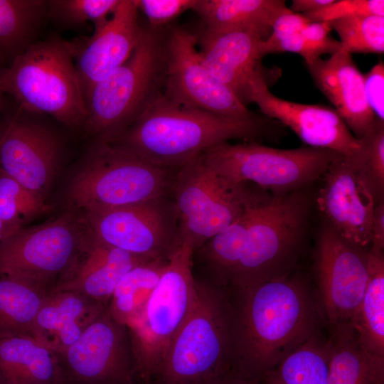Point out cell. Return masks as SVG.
Listing matches in <instances>:
<instances>
[{"label":"cell","instance_id":"cell-11","mask_svg":"<svg viewBox=\"0 0 384 384\" xmlns=\"http://www.w3.org/2000/svg\"><path fill=\"white\" fill-rule=\"evenodd\" d=\"M86 235L69 213L31 228H21L0 242V274L51 292L74 262Z\"/></svg>","mask_w":384,"mask_h":384},{"label":"cell","instance_id":"cell-26","mask_svg":"<svg viewBox=\"0 0 384 384\" xmlns=\"http://www.w3.org/2000/svg\"><path fill=\"white\" fill-rule=\"evenodd\" d=\"M192 10L204 28L250 29L266 39L276 19L289 9L283 0H197Z\"/></svg>","mask_w":384,"mask_h":384},{"label":"cell","instance_id":"cell-31","mask_svg":"<svg viewBox=\"0 0 384 384\" xmlns=\"http://www.w3.org/2000/svg\"><path fill=\"white\" fill-rule=\"evenodd\" d=\"M50 293L23 279L0 274V335L32 336L36 317Z\"/></svg>","mask_w":384,"mask_h":384},{"label":"cell","instance_id":"cell-5","mask_svg":"<svg viewBox=\"0 0 384 384\" xmlns=\"http://www.w3.org/2000/svg\"><path fill=\"white\" fill-rule=\"evenodd\" d=\"M195 282L196 304L167 346L155 384H200L230 371L229 289Z\"/></svg>","mask_w":384,"mask_h":384},{"label":"cell","instance_id":"cell-8","mask_svg":"<svg viewBox=\"0 0 384 384\" xmlns=\"http://www.w3.org/2000/svg\"><path fill=\"white\" fill-rule=\"evenodd\" d=\"M200 156L229 182L251 184L273 195L307 188L344 157L331 150L308 146L280 149L255 142H228L213 145Z\"/></svg>","mask_w":384,"mask_h":384},{"label":"cell","instance_id":"cell-25","mask_svg":"<svg viewBox=\"0 0 384 384\" xmlns=\"http://www.w3.org/2000/svg\"><path fill=\"white\" fill-rule=\"evenodd\" d=\"M246 205L239 218L193 252L191 271L196 282L213 288L230 287L247 234L249 213Z\"/></svg>","mask_w":384,"mask_h":384},{"label":"cell","instance_id":"cell-13","mask_svg":"<svg viewBox=\"0 0 384 384\" xmlns=\"http://www.w3.org/2000/svg\"><path fill=\"white\" fill-rule=\"evenodd\" d=\"M98 240L145 260H170L181 245L172 194L86 213Z\"/></svg>","mask_w":384,"mask_h":384},{"label":"cell","instance_id":"cell-36","mask_svg":"<svg viewBox=\"0 0 384 384\" xmlns=\"http://www.w3.org/2000/svg\"><path fill=\"white\" fill-rule=\"evenodd\" d=\"M331 30L329 22H309L301 32L280 43L278 51L297 53L306 64L321 58L324 54L333 55L341 47L339 41L330 36Z\"/></svg>","mask_w":384,"mask_h":384},{"label":"cell","instance_id":"cell-6","mask_svg":"<svg viewBox=\"0 0 384 384\" xmlns=\"http://www.w3.org/2000/svg\"><path fill=\"white\" fill-rule=\"evenodd\" d=\"M177 171L154 165L116 143L95 140L68 197L86 213L139 203L172 194Z\"/></svg>","mask_w":384,"mask_h":384},{"label":"cell","instance_id":"cell-10","mask_svg":"<svg viewBox=\"0 0 384 384\" xmlns=\"http://www.w3.org/2000/svg\"><path fill=\"white\" fill-rule=\"evenodd\" d=\"M234 184L208 166L200 154L178 169L172 197L178 217L180 242L193 252L235 222L258 189Z\"/></svg>","mask_w":384,"mask_h":384},{"label":"cell","instance_id":"cell-4","mask_svg":"<svg viewBox=\"0 0 384 384\" xmlns=\"http://www.w3.org/2000/svg\"><path fill=\"white\" fill-rule=\"evenodd\" d=\"M0 92L29 114H46L69 127L83 126L84 97L70 41L58 35L38 40L0 69Z\"/></svg>","mask_w":384,"mask_h":384},{"label":"cell","instance_id":"cell-16","mask_svg":"<svg viewBox=\"0 0 384 384\" xmlns=\"http://www.w3.org/2000/svg\"><path fill=\"white\" fill-rule=\"evenodd\" d=\"M62 154L58 136L41 123L18 112L0 127V171L43 198Z\"/></svg>","mask_w":384,"mask_h":384},{"label":"cell","instance_id":"cell-17","mask_svg":"<svg viewBox=\"0 0 384 384\" xmlns=\"http://www.w3.org/2000/svg\"><path fill=\"white\" fill-rule=\"evenodd\" d=\"M263 73L250 80L248 101L255 102L266 117L289 127L308 146L329 149L344 157L354 155L361 143L334 109L307 105L275 96L268 87Z\"/></svg>","mask_w":384,"mask_h":384},{"label":"cell","instance_id":"cell-29","mask_svg":"<svg viewBox=\"0 0 384 384\" xmlns=\"http://www.w3.org/2000/svg\"><path fill=\"white\" fill-rule=\"evenodd\" d=\"M47 11L46 0H0V61L11 63L38 41Z\"/></svg>","mask_w":384,"mask_h":384},{"label":"cell","instance_id":"cell-46","mask_svg":"<svg viewBox=\"0 0 384 384\" xmlns=\"http://www.w3.org/2000/svg\"><path fill=\"white\" fill-rule=\"evenodd\" d=\"M141 384H155V383L152 380H149L146 382H143Z\"/></svg>","mask_w":384,"mask_h":384},{"label":"cell","instance_id":"cell-15","mask_svg":"<svg viewBox=\"0 0 384 384\" xmlns=\"http://www.w3.org/2000/svg\"><path fill=\"white\" fill-rule=\"evenodd\" d=\"M368 251L343 239L329 225L320 232L317 297L329 328L350 323L361 303L368 277Z\"/></svg>","mask_w":384,"mask_h":384},{"label":"cell","instance_id":"cell-41","mask_svg":"<svg viewBox=\"0 0 384 384\" xmlns=\"http://www.w3.org/2000/svg\"><path fill=\"white\" fill-rule=\"evenodd\" d=\"M370 248H384V201L377 203L371 224V245Z\"/></svg>","mask_w":384,"mask_h":384},{"label":"cell","instance_id":"cell-45","mask_svg":"<svg viewBox=\"0 0 384 384\" xmlns=\"http://www.w3.org/2000/svg\"><path fill=\"white\" fill-rule=\"evenodd\" d=\"M1 67H0V69H1ZM4 95L1 92H0V121L1 120V118L4 115V113L5 112V104H4Z\"/></svg>","mask_w":384,"mask_h":384},{"label":"cell","instance_id":"cell-34","mask_svg":"<svg viewBox=\"0 0 384 384\" xmlns=\"http://www.w3.org/2000/svg\"><path fill=\"white\" fill-rule=\"evenodd\" d=\"M359 141L360 149L346 158L379 202L384 193V121L377 119L373 129Z\"/></svg>","mask_w":384,"mask_h":384},{"label":"cell","instance_id":"cell-27","mask_svg":"<svg viewBox=\"0 0 384 384\" xmlns=\"http://www.w3.org/2000/svg\"><path fill=\"white\" fill-rule=\"evenodd\" d=\"M327 384H384V360L368 353L350 323L330 328Z\"/></svg>","mask_w":384,"mask_h":384},{"label":"cell","instance_id":"cell-1","mask_svg":"<svg viewBox=\"0 0 384 384\" xmlns=\"http://www.w3.org/2000/svg\"><path fill=\"white\" fill-rule=\"evenodd\" d=\"M228 289L230 372L238 376L260 380L320 331L324 321L317 294L294 272Z\"/></svg>","mask_w":384,"mask_h":384},{"label":"cell","instance_id":"cell-2","mask_svg":"<svg viewBox=\"0 0 384 384\" xmlns=\"http://www.w3.org/2000/svg\"><path fill=\"white\" fill-rule=\"evenodd\" d=\"M267 123V117L236 120L183 107L161 90L112 142L154 165L176 170L213 145L266 134Z\"/></svg>","mask_w":384,"mask_h":384},{"label":"cell","instance_id":"cell-21","mask_svg":"<svg viewBox=\"0 0 384 384\" xmlns=\"http://www.w3.org/2000/svg\"><path fill=\"white\" fill-rule=\"evenodd\" d=\"M306 66L317 87L334 105L351 133L358 139L366 136L377 118L366 98L363 75L351 54L341 49L327 59H316Z\"/></svg>","mask_w":384,"mask_h":384},{"label":"cell","instance_id":"cell-30","mask_svg":"<svg viewBox=\"0 0 384 384\" xmlns=\"http://www.w3.org/2000/svg\"><path fill=\"white\" fill-rule=\"evenodd\" d=\"M328 338L321 330L260 379L261 384H327Z\"/></svg>","mask_w":384,"mask_h":384},{"label":"cell","instance_id":"cell-37","mask_svg":"<svg viewBox=\"0 0 384 384\" xmlns=\"http://www.w3.org/2000/svg\"><path fill=\"white\" fill-rule=\"evenodd\" d=\"M309 22H331L354 16H384L383 0H335L326 7L302 14Z\"/></svg>","mask_w":384,"mask_h":384},{"label":"cell","instance_id":"cell-38","mask_svg":"<svg viewBox=\"0 0 384 384\" xmlns=\"http://www.w3.org/2000/svg\"><path fill=\"white\" fill-rule=\"evenodd\" d=\"M197 0H137L138 9L148 18L151 28L161 29L188 9Z\"/></svg>","mask_w":384,"mask_h":384},{"label":"cell","instance_id":"cell-40","mask_svg":"<svg viewBox=\"0 0 384 384\" xmlns=\"http://www.w3.org/2000/svg\"><path fill=\"white\" fill-rule=\"evenodd\" d=\"M363 85L370 108L377 119L384 121V65L382 61L363 75Z\"/></svg>","mask_w":384,"mask_h":384},{"label":"cell","instance_id":"cell-14","mask_svg":"<svg viewBox=\"0 0 384 384\" xmlns=\"http://www.w3.org/2000/svg\"><path fill=\"white\" fill-rule=\"evenodd\" d=\"M63 384H141L126 325L107 307L67 349L55 353Z\"/></svg>","mask_w":384,"mask_h":384},{"label":"cell","instance_id":"cell-43","mask_svg":"<svg viewBox=\"0 0 384 384\" xmlns=\"http://www.w3.org/2000/svg\"><path fill=\"white\" fill-rule=\"evenodd\" d=\"M200 384H261L259 380H252L228 372Z\"/></svg>","mask_w":384,"mask_h":384},{"label":"cell","instance_id":"cell-12","mask_svg":"<svg viewBox=\"0 0 384 384\" xmlns=\"http://www.w3.org/2000/svg\"><path fill=\"white\" fill-rule=\"evenodd\" d=\"M162 92L179 105L236 120L258 117L203 65L195 33L181 26L163 32Z\"/></svg>","mask_w":384,"mask_h":384},{"label":"cell","instance_id":"cell-35","mask_svg":"<svg viewBox=\"0 0 384 384\" xmlns=\"http://www.w3.org/2000/svg\"><path fill=\"white\" fill-rule=\"evenodd\" d=\"M120 0H48L47 18L64 27H77L87 22L94 26L107 19Z\"/></svg>","mask_w":384,"mask_h":384},{"label":"cell","instance_id":"cell-44","mask_svg":"<svg viewBox=\"0 0 384 384\" xmlns=\"http://www.w3.org/2000/svg\"><path fill=\"white\" fill-rule=\"evenodd\" d=\"M16 230L6 225L0 220V242Z\"/></svg>","mask_w":384,"mask_h":384},{"label":"cell","instance_id":"cell-3","mask_svg":"<svg viewBox=\"0 0 384 384\" xmlns=\"http://www.w3.org/2000/svg\"><path fill=\"white\" fill-rule=\"evenodd\" d=\"M312 198L307 188L282 195L257 192L247 203L249 221L241 258L229 288L292 274L307 233Z\"/></svg>","mask_w":384,"mask_h":384},{"label":"cell","instance_id":"cell-19","mask_svg":"<svg viewBox=\"0 0 384 384\" xmlns=\"http://www.w3.org/2000/svg\"><path fill=\"white\" fill-rule=\"evenodd\" d=\"M316 203L343 239L365 250L371 245V224L378 203L348 159L342 157L324 174Z\"/></svg>","mask_w":384,"mask_h":384},{"label":"cell","instance_id":"cell-7","mask_svg":"<svg viewBox=\"0 0 384 384\" xmlns=\"http://www.w3.org/2000/svg\"><path fill=\"white\" fill-rule=\"evenodd\" d=\"M161 29H144L129 58L95 85L85 97L83 126L95 140L112 142L162 90L164 52Z\"/></svg>","mask_w":384,"mask_h":384},{"label":"cell","instance_id":"cell-42","mask_svg":"<svg viewBox=\"0 0 384 384\" xmlns=\"http://www.w3.org/2000/svg\"><path fill=\"white\" fill-rule=\"evenodd\" d=\"M335 0H293L289 8L297 14H306L318 11L331 4Z\"/></svg>","mask_w":384,"mask_h":384},{"label":"cell","instance_id":"cell-32","mask_svg":"<svg viewBox=\"0 0 384 384\" xmlns=\"http://www.w3.org/2000/svg\"><path fill=\"white\" fill-rule=\"evenodd\" d=\"M170 260L143 261L119 279L107 306L108 312L116 321L127 325L142 309Z\"/></svg>","mask_w":384,"mask_h":384},{"label":"cell","instance_id":"cell-23","mask_svg":"<svg viewBox=\"0 0 384 384\" xmlns=\"http://www.w3.org/2000/svg\"><path fill=\"white\" fill-rule=\"evenodd\" d=\"M106 307L75 292H51L38 312L32 336L55 353H61L80 338Z\"/></svg>","mask_w":384,"mask_h":384},{"label":"cell","instance_id":"cell-33","mask_svg":"<svg viewBox=\"0 0 384 384\" xmlns=\"http://www.w3.org/2000/svg\"><path fill=\"white\" fill-rule=\"evenodd\" d=\"M329 23L346 52L351 55L384 53V16H354Z\"/></svg>","mask_w":384,"mask_h":384},{"label":"cell","instance_id":"cell-18","mask_svg":"<svg viewBox=\"0 0 384 384\" xmlns=\"http://www.w3.org/2000/svg\"><path fill=\"white\" fill-rule=\"evenodd\" d=\"M137 0H120L110 18L94 33L70 41L76 73L84 97L98 82L122 65L142 36Z\"/></svg>","mask_w":384,"mask_h":384},{"label":"cell","instance_id":"cell-24","mask_svg":"<svg viewBox=\"0 0 384 384\" xmlns=\"http://www.w3.org/2000/svg\"><path fill=\"white\" fill-rule=\"evenodd\" d=\"M0 384H63L56 354L28 335H0Z\"/></svg>","mask_w":384,"mask_h":384},{"label":"cell","instance_id":"cell-20","mask_svg":"<svg viewBox=\"0 0 384 384\" xmlns=\"http://www.w3.org/2000/svg\"><path fill=\"white\" fill-rule=\"evenodd\" d=\"M203 65L243 103L248 101L250 82L262 69L260 43L265 38L250 29L209 30L195 33Z\"/></svg>","mask_w":384,"mask_h":384},{"label":"cell","instance_id":"cell-22","mask_svg":"<svg viewBox=\"0 0 384 384\" xmlns=\"http://www.w3.org/2000/svg\"><path fill=\"white\" fill-rule=\"evenodd\" d=\"M143 261L146 260L104 243L88 230L78 255L52 292H75L107 306L119 279Z\"/></svg>","mask_w":384,"mask_h":384},{"label":"cell","instance_id":"cell-39","mask_svg":"<svg viewBox=\"0 0 384 384\" xmlns=\"http://www.w3.org/2000/svg\"><path fill=\"white\" fill-rule=\"evenodd\" d=\"M0 193L17 207L21 217L31 218L47 209L43 198L0 171Z\"/></svg>","mask_w":384,"mask_h":384},{"label":"cell","instance_id":"cell-9","mask_svg":"<svg viewBox=\"0 0 384 384\" xmlns=\"http://www.w3.org/2000/svg\"><path fill=\"white\" fill-rule=\"evenodd\" d=\"M192 253L191 245L182 241L146 304L126 325L142 382L152 380L167 346L196 304Z\"/></svg>","mask_w":384,"mask_h":384},{"label":"cell","instance_id":"cell-28","mask_svg":"<svg viewBox=\"0 0 384 384\" xmlns=\"http://www.w3.org/2000/svg\"><path fill=\"white\" fill-rule=\"evenodd\" d=\"M368 270L366 291L350 324L361 347L384 360L383 250H368Z\"/></svg>","mask_w":384,"mask_h":384}]
</instances>
